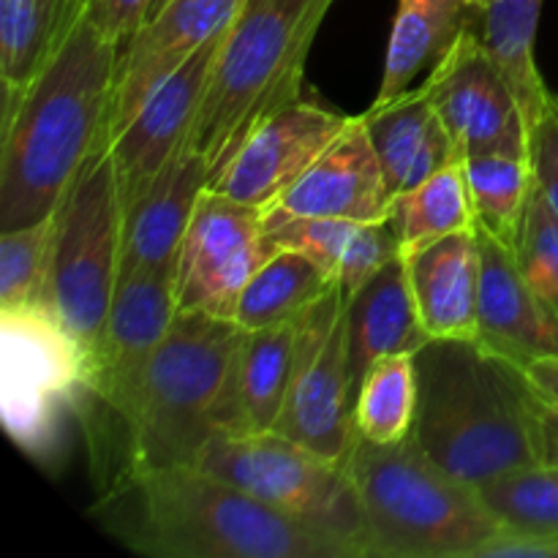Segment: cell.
Masks as SVG:
<instances>
[{
  "mask_svg": "<svg viewBox=\"0 0 558 558\" xmlns=\"http://www.w3.org/2000/svg\"><path fill=\"white\" fill-rule=\"evenodd\" d=\"M412 439L436 463L483 485L558 466V412L521 360L474 341H428L417 354Z\"/></svg>",
  "mask_w": 558,
  "mask_h": 558,
  "instance_id": "1",
  "label": "cell"
},
{
  "mask_svg": "<svg viewBox=\"0 0 558 558\" xmlns=\"http://www.w3.org/2000/svg\"><path fill=\"white\" fill-rule=\"evenodd\" d=\"M120 47L80 14L36 76L3 101L0 232L52 216L82 163L104 147Z\"/></svg>",
  "mask_w": 558,
  "mask_h": 558,
  "instance_id": "2",
  "label": "cell"
},
{
  "mask_svg": "<svg viewBox=\"0 0 558 558\" xmlns=\"http://www.w3.org/2000/svg\"><path fill=\"white\" fill-rule=\"evenodd\" d=\"M90 515L120 545L153 558H357L341 539L199 466L112 480Z\"/></svg>",
  "mask_w": 558,
  "mask_h": 558,
  "instance_id": "3",
  "label": "cell"
},
{
  "mask_svg": "<svg viewBox=\"0 0 558 558\" xmlns=\"http://www.w3.org/2000/svg\"><path fill=\"white\" fill-rule=\"evenodd\" d=\"M360 501L363 558H480L507 532L477 485L436 463L414 439H354L347 456Z\"/></svg>",
  "mask_w": 558,
  "mask_h": 558,
  "instance_id": "4",
  "label": "cell"
},
{
  "mask_svg": "<svg viewBox=\"0 0 558 558\" xmlns=\"http://www.w3.org/2000/svg\"><path fill=\"white\" fill-rule=\"evenodd\" d=\"M332 0H243L223 31L202 96L191 150L202 153L210 180L248 134L287 104L303 98L305 58Z\"/></svg>",
  "mask_w": 558,
  "mask_h": 558,
  "instance_id": "5",
  "label": "cell"
},
{
  "mask_svg": "<svg viewBox=\"0 0 558 558\" xmlns=\"http://www.w3.org/2000/svg\"><path fill=\"white\" fill-rule=\"evenodd\" d=\"M243 327L199 311H180L161 347L153 352L123 428L125 474L196 466L221 434V409Z\"/></svg>",
  "mask_w": 558,
  "mask_h": 558,
  "instance_id": "6",
  "label": "cell"
},
{
  "mask_svg": "<svg viewBox=\"0 0 558 558\" xmlns=\"http://www.w3.org/2000/svg\"><path fill=\"white\" fill-rule=\"evenodd\" d=\"M123 199L107 147H96L54 210L47 303L87 357L98 349L120 281Z\"/></svg>",
  "mask_w": 558,
  "mask_h": 558,
  "instance_id": "7",
  "label": "cell"
},
{
  "mask_svg": "<svg viewBox=\"0 0 558 558\" xmlns=\"http://www.w3.org/2000/svg\"><path fill=\"white\" fill-rule=\"evenodd\" d=\"M90 357L47 303L0 308V409L11 439L38 461L58 452L65 412L87 392Z\"/></svg>",
  "mask_w": 558,
  "mask_h": 558,
  "instance_id": "8",
  "label": "cell"
},
{
  "mask_svg": "<svg viewBox=\"0 0 558 558\" xmlns=\"http://www.w3.org/2000/svg\"><path fill=\"white\" fill-rule=\"evenodd\" d=\"M199 469L248 490L272 510L360 548V501L347 461H332L281 430L218 434L202 452Z\"/></svg>",
  "mask_w": 558,
  "mask_h": 558,
  "instance_id": "9",
  "label": "cell"
},
{
  "mask_svg": "<svg viewBox=\"0 0 558 558\" xmlns=\"http://www.w3.org/2000/svg\"><path fill=\"white\" fill-rule=\"evenodd\" d=\"M357 379L349 363L347 294L341 287L298 316V363L276 430L332 461H347L354 430Z\"/></svg>",
  "mask_w": 558,
  "mask_h": 558,
  "instance_id": "10",
  "label": "cell"
},
{
  "mask_svg": "<svg viewBox=\"0 0 558 558\" xmlns=\"http://www.w3.org/2000/svg\"><path fill=\"white\" fill-rule=\"evenodd\" d=\"M420 85L428 90L461 156L512 153L532 156V123L510 76L469 27L445 60Z\"/></svg>",
  "mask_w": 558,
  "mask_h": 558,
  "instance_id": "11",
  "label": "cell"
},
{
  "mask_svg": "<svg viewBox=\"0 0 558 558\" xmlns=\"http://www.w3.org/2000/svg\"><path fill=\"white\" fill-rule=\"evenodd\" d=\"M276 254L265 234V210L207 185L178 259L180 311L232 319L251 276Z\"/></svg>",
  "mask_w": 558,
  "mask_h": 558,
  "instance_id": "12",
  "label": "cell"
},
{
  "mask_svg": "<svg viewBox=\"0 0 558 558\" xmlns=\"http://www.w3.org/2000/svg\"><path fill=\"white\" fill-rule=\"evenodd\" d=\"M178 314V270L120 276L101 341L90 357L85 392L96 398L107 417H123L153 352Z\"/></svg>",
  "mask_w": 558,
  "mask_h": 558,
  "instance_id": "13",
  "label": "cell"
},
{
  "mask_svg": "<svg viewBox=\"0 0 558 558\" xmlns=\"http://www.w3.org/2000/svg\"><path fill=\"white\" fill-rule=\"evenodd\" d=\"M354 118L325 104L298 98L251 131L240 150L210 180V189L267 213L354 123Z\"/></svg>",
  "mask_w": 558,
  "mask_h": 558,
  "instance_id": "14",
  "label": "cell"
},
{
  "mask_svg": "<svg viewBox=\"0 0 558 558\" xmlns=\"http://www.w3.org/2000/svg\"><path fill=\"white\" fill-rule=\"evenodd\" d=\"M221 36L205 44L189 63L163 80L109 140L107 150L118 174L123 207L140 199L169 161L189 145Z\"/></svg>",
  "mask_w": 558,
  "mask_h": 558,
  "instance_id": "15",
  "label": "cell"
},
{
  "mask_svg": "<svg viewBox=\"0 0 558 558\" xmlns=\"http://www.w3.org/2000/svg\"><path fill=\"white\" fill-rule=\"evenodd\" d=\"M240 3L243 0H167L142 22L120 52L104 147L163 80L227 31Z\"/></svg>",
  "mask_w": 558,
  "mask_h": 558,
  "instance_id": "16",
  "label": "cell"
},
{
  "mask_svg": "<svg viewBox=\"0 0 558 558\" xmlns=\"http://www.w3.org/2000/svg\"><path fill=\"white\" fill-rule=\"evenodd\" d=\"M480 243V341L521 363L558 354V314L523 272L515 245L474 223Z\"/></svg>",
  "mask_w": 558,
  "mask_h": 558,
  "instance_id": "17",
  "label": "cell"
},
{
  "mask_svg": "<svg viewBox=\"0 0 558 558\" xmlns=\"http://www.w3.org/2000/svg\"><path fill=\"white\" fill-rule=\"evenodd\" d=\"M390 202L385 169L368 140L363 114H357L267 216L387 221Z\"/></svg>",
  "mask_w": 558,
  "mask_h": 558,
  "instance_id": "18",
  "label": "cell"
},
{
  "mask_svg": "<svg viewBox=\"0 0 558 558\" xmlns=\"http://www.w3.org/2000/svg\"><path fill=\"white\" fill-rule=\"evenodd\" d=\"M207 185L210 167L205 156L183 147L150 189L125 207L120 276L178 270L185 232Z\"/></svg>",
  "mask_w": 558,
  "mask_h": 558,
  "instance_id": "19",
  "label": "cell"
},
{
  "mask_svg": "<svg viewBox=\"0 0 558 558\" xmlns=\"http://www.w3.org/2000/svg\"><path fill=\"white\" fill-rule=\"evenodd\" d=\"M403 259L414 305L430 341L480 338L477 229L447 234Z\"/></svg>",
  "mask_w": 558,
  "mask_h": 558,
  "instance_id": "20",
  "label": "cell"
},
{
  "mask_svg": "<svg viewBox=\"0 0 558 558\" xmlns=\"http://www.w3.org/2000/svg\"><path fill=\"white\" fill-rule=\"evenodd\" d=\"M363 125L392 196L463 158L423 85L385 104H371L363 112Z\"/></svg>",
  "mask_w": 558,
  "mask_h": 558,
  "instance_id": "21",
  "label": "cell"
},
{
  "mask_svg": "<svg viewBox=\"0 0 558 558\" xmlns=\"http://www.w3.org/2000/svg\"><path fill=\"white\" fill-rule=\"evenodd\" d=\"M298 363V319L243 330L221 409V434L276 430Z\"/></svg>",
  "mask_w": 558,
  "mask_h": 558,
  "instance_id": "22",
  "label": "cell"
},
{
  "mask_svg": "<svg viewBox=\"0 0 558 558\" xmlns=\"http://www.w3.org/2000/svg\"><path fill=\"white\" fill-rule=\"evenodd\" d=\"M265 234L272 251L289 248L308 256L347 298L387 262L401 256L390 221L281 218L265 213Z\"/></svg>",
  "mask_w": 558,
  "mask_h": 558,
  "instance_id": "23",
  "label": "cell"
},
{
  "mask_svg": "<svg viewBox=\"0 0 558 558\" xmlns=\"http://www.w3.org/2000/svg\"><path fill=\"white\" fill-rule=\"evenodd\" d=\"M430 341L414 305L407 259L387 262L347 298V343L354 379L381 357L417 354Z\"/></svg>",
  "mask_w": 558,
  "mask_h": 558,
  "instance_id": "24",
  "label": "cell"
},
{
  "mask_svg": "<svg viewBox=\"0 0 558 558\" xmlns=\"http://www.w3.org/2000/svg\"><path fill=\"white\" fill-rule=\"evenodd\" d=\"M474 25H483V9L463 0H398L374 104L417 87V80H425Z\"/></svg>",
  "mask_w": 558,
  "mask_h": 558,
  "instance_id": "25",
  "label": "cell"
},
{
  "mask_svg": "<svg viewBox=\"0 0 558 558\" xmlns=\"http://www.w3.org/2000/svg\"><path fill=\"white\" fill-rule=\"evenodd\" d=\"M387 221L401 245V256H412L414 251L447 234L472 229L477 223V213H474L463 158L441 167L414 189L392 196Z\"/></svg>",
  "mask_w": 558,
  "mask_h": 558,
  "instance_id": "26",
  "label": "cell"
},
{
  "mask_svg": "<svg viewBox=\"0 0 558 558\" xmlns=\"http://www.w3.org/2000/svg\"><path fill=\"white\" fill-rule=\"evenodd\" d=\"M336 287L338 283H332L308 256L278 248L251 276L248 287L240 294L234 322L243 330L294 322Z\"/></svg>",
  "mask_w": 558,
  "mask_h": 558,
  "instance_id": "27",
  "label": "cell"
},
{
  "mask_svg": "<svg viewBox=\"0 0 558 558\" xmlns=\"http://www.w3.org/2000/svg\"><path fill=\"white\" fill-rule=\"evenodd\" d=\"M85 0H0L3 93H20L41 71Z\"/></svg>",
  "mask_w": 558,
  "mask_h": 558,
  "instance_id": "28",
  "label": "cell"
},
{
  "mask_svg": "<svg viewBox=\"0 0 558 558\" xmlns=\"http://www.w3.org/2000/svg\"><path fill=\"white\" fill-rule=\"evenodd\" d=\"M420 381L414 354H392L371 365L354 396V430L374 445L412 439Z\"/></svg>",
  "mask_w": 558,
  "mask_h": 558,
  "instance_id": "29",
  "label": "cell"
},
{
  "mask_svg": "<svg viewBox=\"0 0 558 558\" xmlns=\"http://www.w3.org/2000/svg\"><path fill=\"white\" fill-rule=\"evenodd\" d=\"M543 3L545 0H490L480 25L485 47L521 96L529 123L537 120L550 93L534 60Z\"/></svg>",
  "mask_w": 558,
  "mask_h": 558,
  "instance_id": "30",
  "label": "cell"
},
{
  "mask_svg": "<svg viewBox=\"0 0 558 558\" xmlns=\"http://www.w3.org/2000/svg\"><path fill=\"white\" fill-rule=\"evenodd\" d=\"M469 191L480 227L505 243L518 245L534 194L532 156L477 153L463 158Z\"/></svg>",
  "mask_w": 558,
  "mask_h": 558,
  "instance_id": "31",
  "label": "cell"
},
{
  "mask_svg": "<svg viewBox=\"0 0 558 558\" xmlns=\"http://www.w3.org/2000/svg\"><path fill=\"white\" fill-rule=\"evenodd\" d=\"M480 494L512 532L558 539V466L507 474L483 485Z\"/></svg>",
  "mask_w": 558,
  "mask_h": 558,
  "instance_id": "32",
  "label": "cell"
},
{
  "mask_svg": "<svg viewBox=\"0 0 558 558\" xmlns=\"http://www.w3.org/2000/svg\"><path fill=\"white\" fill-rule=\"evenodd\" d=\"M52 234L54 213L31 227L0 232V308L47 303Z\"/></svg>",
  "mask_w": 558,
  "mask_h": 558,
  "instance_id": "33",
  "label": "cell"
},
{
  "mask_svg": "<svg viewBox=\"0 0 558 558\" xmlns=\"http://www.w3.org/2000/svg\"><path fill=\"white\" fill-rule=\"evenodd\" d=\"M518 259L545 303L558 314V218L534 185L526 223L518 238Z\"/></svg>",
  "mask_w": 558,
  "mask_h": 558,
  "instance_id": "34",
  "label": "cell"
},
{
  "mask_svg": "<svg viewBox=\"0 0 558 558\" xmlns=\"http://www.w3.org/2000/svg\"><path fill=\"white\" fill-rule=\"evenodd\" d=\"M532 167L537 191L558 218V96L554 90L532 123Z\"/></svg>",
  "mask_w": 558,
  "mask_h": 558,
  "instance_id": "35",
  "label": "cell"
},
{
  "mask_svg": "<svg viewBox=\"0 0 558 558\" xmlns=\"http://www.w3.org/2000/svg\"><path fill=\"white\" fill-rule=\"evenodd\" d=\"M153 0H85V14L120 52L150 14Z\"/></svg>",
  "mask_w": 558,
  "mask_h": 558,
  "instance_id": "36",
  "label": "cell"
},
{
  "mask_svg": "<svg viewBox=\"0 0 558 558\" xmlns=\"http://www.w3.org/2000/svg\"><path fill=\"white\" fill-rule=\"evenodd\" d=\"M523 365L532 374L534 385L543 390V396L554 403V409L558 412V354H554V357H537Z\"/></svg>",
  "mask_w": 558,
  "mask_h": 558,
  "instance_id": "37",
  "label": "cell"
},
{
  "mask_svg": "<svg viewBox=\"0 0 558 558\" xmlns=\"http://www.w3.org/2000/svg\"><path fill=\"white\" fill-rule=\"evenodd\" d=\"M463 3H469V5H474V9H488L490 5V0H463Z\"/></svg>",
  "mask_w": 558,
  "mask_h": 558,
  "instance_id": "38",
  "label": "cell"
},
{
  "mask_svg": "<svg viewBox=\"0 0 558 558\" xmlns=\"http://www.w3.org/2000/svg\"><path fill=\"white\" fill-rule=\"evenodd\" d=\"M163 3H167V0H153V5H150V14H156V11L161 9ZM150 14H147V16H150Z\"/></svg>",
  "mask_w": 558,
  "mask_h": 558,
  "instance_id": "39",
  "label": "cell"
}]
</instances>
